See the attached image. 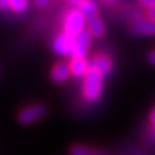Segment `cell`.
<instances>
[{
    "instance_id": "obj_1",
    "label": "cell",
    "mask_w": 155,
    "mask_h": 155,
    "mask_svg": "<svg viewBox=\"0 0 155 155\" xmlns=\"http://www.w3.org/2000/svg\"><path fill=\"white\" fill-rule=\"evenodd\" d=\"M104 91V77L91 67L89 72L83 78L82 95L89 103H95L101 98Z\"/></svg>"
},
{
    "instance_id": "obj_2",
    "label": "cell",
    "mask_w": 155,
    "mask_h": 155,
    "mask_svg": "<svg viewBox=\"0 0 155 155\" xmlns=\"http://www.w3.org/2000/svg\"><path fill=\"white\" fill-rule=\"evenodd\" d=\"M62 27L65 33L74 38L81 32L87 29V17L81 10L71 8L64 16Z\"/></svg>"
},
{
    "instance_id": "obj_3",
    "label": "cell",
    "mask_w": 155,
    "mask_h": 155,
    "mask_svg": "<svg viewBox=\"0 0 155 155\" xmlns=\"http://www.w3.org/2000/svg\"><path fill=\"white\" fill-rule=\"evenodd\" d=\"M49 112V107L43 103H35L20 110L17 120L23 126H31L38 121L43 120Z\"/></svg>"
},
{
    "instance_id": "obj_4",
    "label": "cell",
    "mask_w": 155,
    "mask_h": 155,
    "mask_svg": "<svg viewBox=\"0 0 155 155\" xmlns=\"http://www.w3.org/2000/svg\"><path fill=\"white\" fill-rule=\"evenodd\" d=\"M53 51L60 58H72L73 51V37L68 35L64 31L58 33L51 43Z\"/></svg>"
},
{
    "instance_id": "obj_5",
    "label": "cell",
    "mask_w": 155,
    "mask_h": 155,
    "mask_svg": "<svg viewBox=\"0 0 155 155\" xmlns=\"http://www.w3.org/2000/svg\"><path fill=\"white\" fill-rule=\"evenodd\" d=\"M92 34L88 29H84L78 35L73 38V51H72V58H86L89 53L91 43H92Z\"/></svg>"
},
{
    "instance_id": "obj_6",
    "label": "cell",
    "mask_w": 155,
    "mask_h": 155,
    "mask_svg": "<svg viewBox=\"0 0 155 155\" xmlns=\"http://www.w3.org/2000/svg\"><path fill=\"white\" fill-rule=\"evenodd\" d=\"M71 76H72L71 67H70V62L67 61H59L50 70V78L55 84L66 83Z\"/></svg>"
},
{
    "instance_id": "obj_7",
    "label": "cell",
    "mask_w": 155,
    "mask_h": 155,
    "mask_svg": "<svg viewBox=\"0 0 155 155\" xmlns=\"http://www.w3.org/2000/svg\"><path fill=\"white\" fill-rule=\"evenodd\" d=\"M131 33L134 35H155V22L148 17H138L131 23Z\"/></svg>"
},
{
    "instance_id": "obj_8",
    "label": "cell",
    "mask_w": 155,
    "mask_h": 155,
    "mask_svg": "<svg viewBox=\"0 0 155 155\" xmlns=\"http://www.w3.org/2000/svg\"><path fill=\"white\" fill-rule=\"evenodd\" d=\"M91 67L94 68L95 71H98L105 78V77H107L111 73V71L114 68V62L110 56H107L105 54H98L91 61Z\"/></svg>"
},
{
    "instance_id": "obj_9",
    "label": "cell",
    "mask_w": 155,
    "mask_h": 155,
    "mask_svg": "<svg viewBox=\"0 0 155 155\" xmlns=\"http://www.w3.org/2000/svg\"><path fill=\"white\" fill-rule=\"evenodd\" d=\"M70 67L74 78H84L91 70V62L86 58H73L70 61Z\"/></svg>"
},
{
    "instance_id": "obj_10",
    "label": "cell",
    "mask_w": 155,
    "mask_h": 155,
    "mask_svg": "<svg viewBox=\"0 0 155 155\" xmlns=\"http://www.w3.org/2000/svg\"><path fill=\"white\" fill-rule=\"evenodd\" d=\"M87 29L91 32L92 37L94 38H103L106 33V26L103 21V18L98 15L91 16L87 18Z\"/></svg>"
},
{
    "instance_id": "obj_11",
    "label": "cell",
    "mask_w": 155,
    "mask_h": 155,
    "mask_svg": "<svg viewBox=\"0 0 155 155\" xmlns=\"http://www.w3.org/2000/svg\"><path fill=\"white\" fill-rule=\"evenodd\" d=\"M70 155H106V153L104 150H100L97 148L77 144V145L71 147Z\"/></svg>"
},
{
    "instance_id": "obj_12",
    "label": "cell",
    "mask_w": 155,
    "mask_h": 155,
    "mask_svg": "<svg viewBox=\"0 0 155 155\" xmlns=\"http://www.w3.org/2000/svg\"><path fill=\"white\" fill-rule=\"evenodd\" d=\"M29 8V0H11L10 10L15 14H25Z\"/></svg>"
},
{
    "instance_id": "obj_13",
    "label": "cell",
    "mask_w": 155,
    "mask_h": 155,
    "mask_svg": "<svg viewBox=\"0 0 155 155\" xmlns=\"http://www.w3.org/2000/svg\"><path fill=\"white\" fill-rule=\"evenodd\" d=\"M64 2H65L67 5H70L71 8L78 9V10H80V9L86 4L87 0H64Z\"/></svg>"
},
{
    "instance_id": "obj_14",
    "label": "cell",
    "mask_w": 155,
    "mask_h": 155,
    "mask_svg": "<svg viewBox=\"0 0 155 155\" xmlns=\"http://www.w3.org/2000/svg\"><path fill=\"white\" fill-rule=\"evenodd\" d=\"M54 0H34V5L38 9H45L47 6H49Z\"/></svg>"
},
{
    "instance_id": "obj_15",
    "label": "cell",
    "mask_w": 155,
    "mask_h": 155,
    "mask_svg": "<svg viewBox=\"0 0 155 155\" xmlns=\"http://www.w3.org/2000/svg\"><path fill=\"white\" fill-rule=\"evenodd\" d=\"M147 17L155 22V5H151L147 9Z\"/></svg>"
},
{
    "instance_id": "obj_16",
    "label": "cell",
    "mask_w": 155,
    "mask_h": 155,
    "mask_svg": "<svg viewBox=\"0 0 155 155\" xmlns=\"http://www.w3.org/2000/svg\"><path fill=\"white\" fill-rule=\"evenodd\" d=\"M10 3L11 0H0V10L2 11L10 10Z\"/></svg>"
},
{
    "instance_id": "obj_17",
    "label": "cell",
    "mask_w": 155,
    "mask_h": 155,
    "mask_svg": "<svg viewBox=\"0 0 155 155\" xmlns=\"http://www.w3.org/2000/svg\"><path fill=\"white\" fill-rule=\"evenodd\" d=\"M139 4H140L143 8L148 9L149 6L155 5V0H139Z\"/></svg>"
},
{
    "instance_id": "obj_18",
    "label": "cell",
    "mask_w": 155,
    "mask_h": 155,
    "mask_svg": "<svg viewBox=\"0 0 155 155\" xmlns=\"http://www.w3.org/2000/svg\"><path fill=\"white\" fill-rule=\"evenodd\" d=\"M148 62L153 66H155V50H151L149 54H148V58H147Z\"/></svg>"
},
{
    "instance_id": "obj_19",
    "label": "cell",
    "mask_w": 155,
    "mask_h": 155,
    "mask_svg": "<svg viewBox=\"0 0 155 155\" xmlns=\"http://www.w3.org/2000/svg\"><path fill=\"white\" fill-rule=\"evenodd\" d=\"M100 2L105 5H115L116 3H117V0H100Z\"/></svg>"
},
{
    "instance_id": "obj_20",
    "label": "cell",
    "mask_w": 155,
    "mask_h": 155,
    "mask_svg": "<svg viewBox=\"0 0 155 155\" xmlns=\"http://www.w3.org/2000/svg\"><path fill=\"white\" fill-rule=\"evenodd\" d=\"M150 121L155 125V107H154V109H153V111L150 112Z\"/></svg>"
},
{
    "instance_id": "obj_21",
    "label": "cell",
    "mask_w": 155,
    "mask_h": 155,
    "mask_svg": "<svg viewBox=\"0 0 155 155\" xmlns=\"http://www.w3.org/2000/svg\"><path fill=\"white\" fill-rule=\"evenodd\" d=\"M154 132H155V127H154Z\"/></svg>"
}]
</instances>
